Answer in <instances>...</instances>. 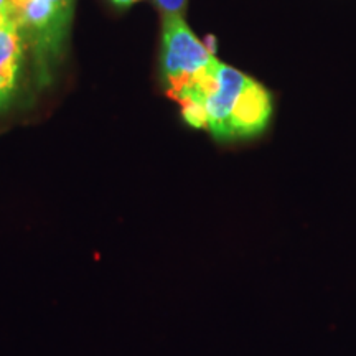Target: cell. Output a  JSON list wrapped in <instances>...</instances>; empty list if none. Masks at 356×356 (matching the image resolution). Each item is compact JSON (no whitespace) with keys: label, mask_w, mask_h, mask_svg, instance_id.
Masks as SVG:
<instances>
[{"label":"cell","mask_w":356,"mask_h":356,"mask_svg":"<svg viewBox=\"0 0 356 356\" xmlns=\"http://www.w3.org/2000/svg\"><path fill=\"white\" fill-rule=\"evenodd\" d=\"M12 19V0H0V29H3Z\"/></svg>","instance_id":"obj_7"},{"label":"cell","mask_w":356,"mask_h":356,"mask_svg":"<svg viewBox=\"0 0 356 356\" xmlns=\"http://www.w3.org/2000/svg\"><path fill=\"white\" fill-rule=\"evenodd\" d=\"M111 2L115 3V6H119V7H127V6H132V3L139 2V0H111Z\"/></svg>","instance_id":"obj_9"},{"label":"cell","mask_w":356,"mask_h":356,"mask_svg":"<svg viewBox=\"0 0 356 356\" xmlns=\"http://www.w3.org/2000/svg\"><path fill=\"white\" fill-rule=\"evenodd\" d=\"M216 58L195 37L181 15H163L162 78L168 97L180 102L197 89Z\"/></svg>","instance_id":"obj_2"},{"label":"cell","mask_w":356,"mask_h":356,"mask_svg":"<svg viewBox=\"0 0 356 356\" xmlns=\"http://www.w3.org/2000/svg\"><path fill=\"white\" fill-rule=\"evenodd\" d=\"M26 43L13 20L0 29V115L12 108L20 88Z\"/></svg>","instance_id":"obj_3"},{"label":"cell","mask_w":356,"mask_h":356,"mask_svg":"<svg viewBox=\"0 0 356 356\" xmlns=\"http://www.w3.org/2000/svg\"><path fill=\"white\" fill-rule=\"evenodd\" d=\"M47 2H50L51 6L63 15V19L71 24L74 13V2H76V0H47Z\"/></svg>","instance_id":"obj_6"},{"label":"cell","mask_w":356,"mask_h":356,"mask_svg":"<svg viewBox=\"0 0 356 356\" xmlns=\"http://www.w3.org/2000/svg\"><path fill=\"white\" fill-rule=\"evenodd\" d=\"M12 19L32 53L38 86H48L63 61L71 24L47 0H12Z\"/></svg>","instance_id":"obj_1"},{"label":"cell","mask_w":356,"mask_h":356,"mask_svg":"<svg viewBox=\"0 0 356 356\" xmlns=\"http://www.w3.org/2000/svg\"><path fill=\"white\" fill-rule=\"evenodd\" d=\"M203 44H204V47H207V50L210 51L211 55L216 51V40H215V37H207V38H204Z\"/></svg>","instance_id":"obj_8"},{"label":"cell","mask_w":356,"mask_h":356,"mask_svg":"<svg viewBox=\"0 0 356 356\" xmlns=\"http://www.w3.org/2000/svg\"><path fill=\"white\" fill-rule=\"evenodd\" d=\"M154 2L163 15H181L186 6V0H154Z\"/></svg>","instance_id":"obj_5"},{"label":"cell","mask_w":356,"mask_h":356,"mask_svg":"<svg viewBox=\"0 0 356 356\" xmlns=\"http://www.w3.org/2000/svg\"><path fill=\"white\" fill-rule=\"evenodd\" d=\"M181 106V115L195 129H203L208 131V114L207 108H204V102L193 99V97H185L184 101H180Z\"/></svg>","instance_id":"obj_4"}]
</instances>
